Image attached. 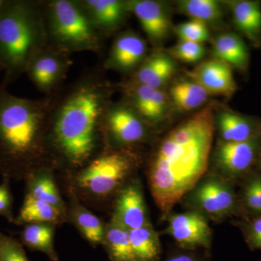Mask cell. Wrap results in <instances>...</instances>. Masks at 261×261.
<instances>
[{
    "instance_id": "obj_1",
    "label": "cell",
    "mask_w": 261,
    "mask_h": 261,
    "mask_svg": "<svg viewBox=\"0 0 261 261\" xmlns=\"http://www.w3.org/2000/svg\"><path fill=\"white\" fill-rule=\"evenodd\" d=\"M214 132L209 106L171 130L160 145L149 171L151 192L163 213L193 190L207 168Z\"/></svg>"
},
{
    "instance_id": "obj_2",
    "label": "cell",
    "mask_w": 261,
    "mask_h": 261,
    "mask_svg": "<svg viewBox=\"0 0 261 261\" xmlns=\"http://www.w3.org/2000/svg\"><path fill=\"white\" fill-rule=\"evenodd\" d=\"M109 90L99 72H92L59 99L53 97L50 124L54 140L72 164H82L93 152L98 126L109 106Z\"/></svg>"
},
{
    "instance_id": "obj_3",
    "label": "cell",
    "mask_w": 261,
    "mask_h": 261,
    "mask_svg": "<svg viewBox=\"0 0 261 261\" xmlns=\"http://www.w3.org/2000/svg\"><path fill=\"white\" fill-rule=\"evenodd\" d=\"M0 84V172L4 178L23 173L37 156L43 132L50 123L53 97H19Z\"/></svg>"
},
{
    "instance_id": "obj_4",
    "label": "cell",
    "mask_w": 261,
    "mask_h": 261,
    "mask_svg": "<svg viewBox=\"0 0 261 261\" xmlns=\"http://www.w3.org/2000/svg\"><path fill=\"white\" fill-rule=\"evenodd\" d=\"M49 45L42 2L8 0L0 14V55L5 65L3 85L25 73L33 57Z\"/></svg>"
},
{
    "instance_id": "obj_5",
    "label": "cell",
    "mask_w": 261,
    "mask_h": 261,
    "mask_svg": "<svg viewBox=\"0 0 261 261\" xmlns=\"http://www.w3.org/2000/svg\"><path fill=\"white\" fill-rule=\"evenodd\" d=\"M43 6L49 45L68 56L100 51L102 37L80 1L51 0L43 3Z\"/></svg>"
},
{
    "instance_id": "obj_6",
    "label": "cell",
    "mask_w": 261,
    "mask_h": 261,
    "mask_svg": "<svg viewBox=\"0 0 261 261\" xmlns=\"http://www.w3.org/2000/svg\"><path fill=\"white\" fill-rule=\"evenodd\" d=\"M132 160L122 152L105 154L94 159L77 177L82 188L98 196L114 191L130 172Z\"/></svg>"
},
{
    "instance_id": "obj_7",
    "label": "cell",
    "mask_w": 261,
    "mask_h": 261,
    "mask_svg": "<svg viewBox=\"0 0 261 261\" xmlns=\"http://www.w3.org/2000/svg\"><path fill=\"white\" fill-rule=\"evenodd\" d=\"M189 201L195 211L215 219L234 214L240 207L231 182L218 176H210L196 185Z\"/></svg>"
},
{
    "instance_id": "obj_8",
    "label": "cell",
    "mask_w": 261,
    "mask_h": 261,
    "mask_svg": "<svg viewBox=\"0 0 261 261\" xmlns=\"http://www.w3.org/2000/svg\"><path fill=\"white\" fill-rule=\"evenodd\" d=\"M70 65V56L48 45L33 57L25 73L39 92L51 96L63 83Z\"/></svg>"
},
{
    "instance_id": "obj_9",
    "label": "cell",
    "mask_w": 261,
    "mask_h": 261,
    "mask_svg": "<svg viewBox=\"0 0 261 261\" xmlns=\"http://www.w3.org/2000/svg\"><path fill=\"white\" fill-rule=\"evenodd\" d=\"M261 149V136L246 142H221L216 147L214 161L226 179L241 177L257 162Z\"/></svg>"
},
{
    "instance_id": "obj_10",
    "label": "cell",
    "mask_w": 261,
    "mask_h": 261,
    "mask_svg": "<svg viewBox=\"0 0 261 261\" xmlns=\"http://www.w3.org/2000/svg\"><path fill=\"white\" fill-rule=\"evenodd\" d=\"M166 232L180 246L188 250L208 248L212 238V231L207 219L197 211L170 216Z\"/></svg>"
},
{
    "instance_id": "obj_11",
    "label": "cell",
    "mask_w": 261,
    "mask_h": 261,
    "mask_svg": "<svg viewBox=\"0 0 261 261\" xmlns=\"http://www.w3.org/2000/svg\"><path fill=\"white\" fill-rule=\"evenodd\" d=\"M130 13L137 17L142 28L152 44H160L172 30L169 13L160 2L154 0H128Z\"/></svg>"
},
{
    "instance_id": "obj_12",
    "label": "cell",
    "mask_w": 261,
    "mask_h": 261,
    "mask_svg": "<svg viewBox=\"0 0 261 261\" xmlns=\"http://www.w3.org/2000/svg\"><path fill=\"white\" fill-rule=\"evenodd\" d=\"M147 44L143 38L134 32L120 34L113 43L105 68L120 72L134 71L147 58Z\"/></svg>"
},
{
    "instance_id": "obj_13",
    "label": "cell",
    "mask_w": 261,
    "mask_h": 261,
    "mask_svg": "<svg viewBox=\"0 0 261 261\" xmlns=\"http://www.w3.org/2000/svg\"><path fill=\"white\" fill-rule=\"evenodd\" d=\"M187 73L190 80L203 87L209 95L229 97L238 89L231 67L216 58L202 62Z\"/></svg>"
},
{
    "instance_id": "obj_14",
    "label": "cell",
    "mask_w": 261,
    "mask_h": 261,
    "mask_svg": "<svg viewBox=\"0 0 261 261\" xmlns=\"http://www.w3.org/2000/svg\"><path fill=\"white\" fill-rule=\"evenodd\" d=\"M103 121L120 143H136L145 137V122L129 104L108 106Z\"/></svg>"
},
{
    "instance_id": "obj_15",
    "label": "cell",
    "mask_w": 261,
    "mask_h": 261,
    "mask_svg": "<svg viewBox=\"0 0 261 261\" xmlns=\"http://www.w3.org/2000/svg\"><path fill=\"white\" fill-rule=\"evenodd\" d=\"M130 106L145 123L157 124L166 118L168 98L161 89L133 82L128 89Z\"/></svg>"
},
{
    "instance_id": "obj_16",
    "label": "cell",
    "mask_w": 261,
    "mask_h": 261,
    "mask_svg": "<svg viewBox=\"0 0 261 261\" xmlns=\"http://www.w3.org/2000/svg\"><path fill=\"white\" fill-rule=\"evenodd\" d=\"M101 37L111 34L124 23L128 11V2L123 0L80 1Z\"/></svg>"
},
{
    "instance_id": "obj_17",
    "label": "cell",
    "mask_w": 261,
    "mask_h": 261,
    "mask_svg": "<svg viewBox=\"0 0 261 261\" xmlns=\"http://www.w3.org/2000/svg\"><path fill=\"white\" fill-rule=\"evenodd\" d=\"M113 219L128 230L149 224L145 200L139 185L132 184L121 192Z\"/></svg>"
},
{
    "instance_id": "obj_18",
    "label": "cell",
    "mask_w": 261,
    "mask_h": 261,
    "mask_svg": "<svg viewBox=\"0 0 261 261\" xmlns=\"http://www.w3.org/2000/svg\"><path fill=\"white\" fill-rule=\"evenodd\" d=\"M176 70L173 58L166 53L157 51L147 56L136 70L133 82L161 89L172 78Z\"/></svg>"
},
{
    "instance_id": "obj_19",
    "label": "cell",
    "mask_w": 261,
    "mask_h": 261,
    "mask_svg": "<svg viewBox=\"0 0 261 261\" xmlns=\"http://www.w3.org/2000/svg\"><path fill=\"white\" fill-rule=\"evenodd\" d=\"M235 27L258 47L261 44V3L252 0L227 2Z\"/></svg>"
},
{
    "instance_id": "obj_20",
    "label": "cell",
    "mask_w": 261,
    "mask_h": 261,
    "mask_svg": "<svg viewBox=\"0 0 261 261\" xmlns=\"http://www.w3.org/2000/svg\"><path fill=\"white\" fill-rule=\"evenodd\" d=\"M217 125L223 142H243L261 136V126L250 117L224 111L217 117Z\"/></svg>"
},
{
    "instance_id": "obj_21",
    "label": "cell",
    "mask_w": 261,
    "mask_h": 261,
    "mask_svg": "<svg viewBox=\"0 0 261 261\" xmlns=\"http://www.w3.org/2000/svg\"><path fill=\"white\" fill-rule=\"evenodd\" d=\"M213 53L215 58L230 67L245 72L250 64V54L246 44L238 34L226 32L214 40Z\"/></svg>"
},
{
    "instance_id": "obj_22",
    "label": "cell",
    "mask_w": 261,
    "mask_h": 261,
    "mask_svg": "<svg viewBox=\"0 0 261 261\" xmlns=\"http://www.w3.org/2000/svg\"><path fill=\"white\" fill-rule=\"evenodd\" d=\"M112 261H139L130 243L129 230L112 219L106 230L104 242Z\"/></svg>"
},
{
    "instance_id": "obj_23",
    "label": "cell",
    "mask_w": 261,
    "mask_h": 261,
    "mask_svg": "<svg viewBox=\"0 0 261 261\" xmlns=\"http://www.w3.org/2000/svg\"><path fill=\"white\" fill-rule=\"evenodd\" d=\"M63 213L47 202L27 195L15 224H53L58 222Z\"/></svg>"
},
{
    "instance_id": "obj_24",
    "label": "cell",
    "mask_w": 261,
    "mask_h": 261,
    "mask_svg": "<svg viewBox=\"0 0 261 261\" xmlns=\"http://www.w3.org/2000/svg\"><path fill=\"white\" fill-rule=\"evenodd\" d=\"M170 95L178 110L190 111L202 106L207 101L209 94L194 81L181 80L171 86Z\"/></svg>"
},
{
    "instance_id": "obj_25",
    "label": "cell",
    "mask_w": 261,
    "mask_h": 261,
    "mask_svg": "<svg viewBox=\"0 0 261 261\" xmlns=\"http://www.w3.org/2000/svg\"><path fill=\"white\" fill-rule=\"evenodd\" d=\"M51 224H27L21 233L22 242L33 250L44 252L51 261H58L54 247V228Z\"/></svg>"
},
{
    "instance_id": "obj_26",
    "label": "cell",
    "mask_w": 261,
    "mask_h": 261,
    "mask_svg": "<svg viewBox=\"0 0 261 261\" xmlns=\"http://www.w3.org/2000/svg\"><path fill=\"white\" fill-rule=\"evenodd\" d=\"M130 243L139 261H159L161 248L159 237L150 225L129 230Z\"/></svg>"
},
{
    "instance_id": "obj_27",
    "label": "cell",
    "mask_w": 261,
    "mask_h": 261,
    "mask_svg": "<svg viewBox=\"0 0 261 261\" xmlns=\"http://www.w3.org/2000/svg\"><path fill=\"white\" fill-rule=\"evenodd\" d=\"M177 5L181 13L207 25H216L222 20V8L215 0H183L178 2Z\"/></svg>"
},
{
    "instance_id": "obj_28",
    "label": "cell",
    "mask_w": 261,
    "mask_h": 261,
    "mask_svg": "<svg viewBox=\"0 0 261 261\" xmlns=\"http://www.w3.org/2000/svg\"><path fill=\"white\" fill-rule=\"evenodd\" d=\"M27 195L47 202L61 211L63 214L64 213V204L58 192L56 183L51 176L47 173L33 176L29 181Z\"/></svg>"
},
{
    "instance_id": "obj_29",
    "label": "cell",
    "mask_w": 261,
    "mask_h": 261,
    "mask_svg": "<svg viewBox=\"0 0 261 261\" xmlns=\"http://www.w3.org/2000/svg\"><path fill=\"white\" fill-rule=\"evenodd\" d=\"M75 224L89 243L97 245L104 242L106 229L99 218L90 211L79 207L75 211Z\"/></svg>"
},
{
    "instance_id": "obj_30",
    "label": "cell",
    "mask_w": 261,
    "mask_h": 261,
    "mask_svg": "<svg viewBox=\"0 0 261 261\" xmlns=\"http://www.w3.org/2000/svg\"><path fill=\"white\" fill-rule=\"evenodd\" d=\"M242 205L250 214L261 215V175L252 173L247 176L242 190Z\"/></svg>"
},
{
    "instance_id": "obj_31",
    "label": "cell",
    "mask_w": 261,
    "mask_h": 261,
    "mask_svg": "<svg viewBox=\"0 0 261 261\" xmlns=\"http://www.w3.org/2000/svg\"><path fill=\"white\" fill-rule=\"evenodd\" d=\"M173 31L179 38L180 41L203 44V42L210 39L208 25L195 19L178 24L173 28Z\"/></svg>"
},
{
    "instance_id": "obj_32",
    "label": "cell",
    "mask_w": 261,
    "mask_h": 261,
    "mask_svg": "<svg viewBox=\"0 0 261 261\" xmlns=\"http://www.w3.org/2000/svg\"><path fill=\"white\" fill-rule=\"evenodd\" d=\"M205 47L200 43L180 41L168 49V54L173 59L184 63H194L200 61L205 55Z\"/></svg>"
},
{
    "instance_id": "obj_33",
    "label": "cell",
    "mask_w": 261,
    "mask_h": 261,
    "mask_svg": "<svg viewBox=\"0 0 261 261\" xmlns=\"http://www.w3.org/2000/svg\"><path fill=\"white\" fill-rule=\"evenodd\" d=\"M0 261H30L21 244L15 239L0 232Z\"/></svg>"
},
{
    "instance_id": "obj_34",
    "label": "cell",
    "mask_w": 261,
    "mask_h": 261,
    "mask_svg": "<svg viewBox=\"0 0 261 261\" xmlns=\"http://www.w3.org/2000/svg\"><path fill=\"white\" fill-rule=\"evenodd\" d=\"M247 245L251 250L261 249V215L240 223Z\"/></svg>"
},
{
    "instance_id": "obj_35",
    "label": "cell",
    "mask_w": 261,
    "mask_h": 261,
    "mask_svg": "<svg viewBox=\"0 0 261 261\" xmlns=\"http://www.w3.org/2000/svg\"><path fill=\"white\" fill-rule=\"evenodd\" d=\"M0 216L10 221H15L13 215V197L8 178H4L0 185Z\"/></svg>"
},
{
    "instance_id": "obj_36",
    "label": "cell",
    "mask_w": 261,
    "mask_h": 261,
    "mask_svg": "<svg viewBox=\"0 0 261 261\" xmlns=\"http://www.w3.org/2000/svg\"><path fill=\"white\" fill-rule=\"evenodd\" d=\"M166 261H200L197 257L190 254H176L173 255Z\"/></svg>"
},
{
    "instance_id": "obj_37",
    "label": "cell",
    "mask_w": 261,
    "mask_h": 261,
    "mask_svg": "<svg viewBox=\"0 0 261 261\" xmlns=\"http://www.w3.org/2000/svg\"><path fill=\"white\" fill-rule=\"evenodd\" d=\"M8 0H0V14H1L2 12L3 11L5 6L8 4Z\"/></svg>"
},
{
    "instance_id": "obj_38",
    "label": "cell",
    "mask_w": 261,
    "mask_h": 261,
    "mask_svg": "<svg viewBox=\"0 0 261 261\" xmlns=\"http://www.w3.org/2000/svg\"><path fill=\"white\" fill-rule=\"evenodd\" d=\"M5 71V65L2 59L1 55H0V72Z\"/></svg>"
},
{
    "instance_id": "obj_39",
    "label": "cell",
    "mask_w": 261,
    "mask_h": 261,
    "mask_svg": "<svg viewBox=\"0 0 261 261\" xmlns=\"http://www.w3.org/2000/svg\"><path fill=\"white\" fill-rule=\"evenodd\" d=\"M257 164L258 168L261 169V149L260 153H259L258 158H257Z\"/></svg>"
}]
</instances>
